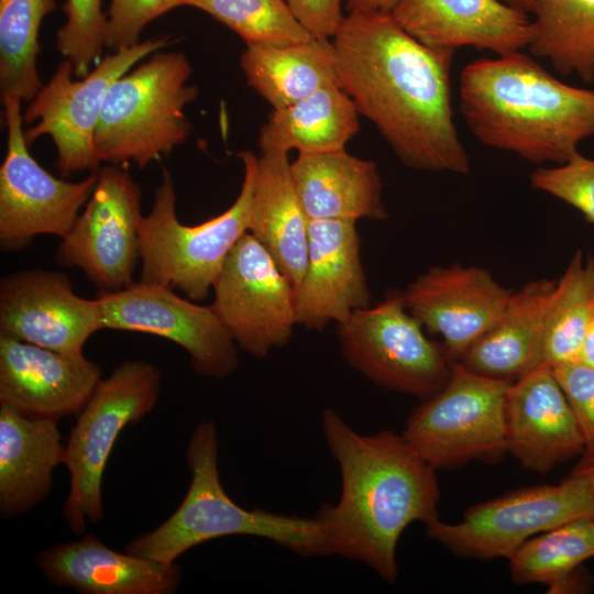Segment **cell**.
Masks as SVG:
<instances>
[{"instance_id":"6da1fadb","label":"cell","mask_w":594,"mask_h":594,"mask_svg":"<svg viewBox=\"0 0 594 594\" xmlns=\"http://www.w3.org/2000/svg\"><path fill=\"white\" fill-rule=\"evenodd\" d=\"M332 44L339 86L403 164L470 173L454 124L453 50L419 42L391 12L348 13Z\"/></svg>"},{"instance_id":"7a4b0ae2","label":"cell","mask_w":594,"mask_h":594,"mask_svg":"<svg viewBox=\"0 0 594 594\" xmlns=\"http://www.w3.org/2000/svg\"><path fill=\"white\" fill-rule=\"evenodd\" d=\"M321 427L342 483L339 501L322 503L315 516L331 556L361 562L395 583L396 549L405 529L439 518L437 470L402 433L361 435L331 408L322 413Z\"/></svg>"},{"instance_id":"3957f363","label":"cell","mask_w":594,"mask_h":594,"mask_svg":"<svg viewBox=\"0 0 594 594\" xmlns=\"http://www.w3.org/2000/svg\"><path fill=\"white\" fill-rule=\"evenodd\" d=\"M459 92L481 143L535 164H562L594 135V89L564 84L521 51L469 63Z\"/></svg>"},{"instance_id":"277c9868","label":"cell","mask_w":594,"mask_h":594,"mask_svg":"<svg viewBox=\"0 0 594 594\" xmlns=\"http://www.w3.org/2000/svg\"><path fill=\"white\" fill-rule=\"evenodd\" d=\"M186 460L191 480L180 505L158 527L130 541L125 552L168 564L206 541L252 536L301 557L331 554L316 517L245 509L227 494L220 481L218 432L212 420L197 425L188 442Z\"/></svg>"},{"instance_id":"5b68a950","label":"cell","mask_w":594,"mask_h":594,"mask_svg":"<svg viewBox=\"0 0 594 594\" xmlns=\"http://www.w3.org/2000/svg\"><path fill=\"white\" fill-rule=\"evenodd\" d=\"M238 157L244 174L235 201L196 226L179 222L173 178L163 169L152 209L140 223V282L178 289L194 301L210 295L229 253L249 232L257 157L249 151Z\"/></svg>"},{"instance_id":"8992f818","label":"cell","mask_w":594,"mask_h":594,"mask_svg":"<svg viewBox=\"0 0 594 594\" xmlns=\"http://www.w3.org/2000/svg\"><path fill=\"white\" fill-rule=\"evenodd\" d=\"M180 52L155 53L118 78L106 96L95 133L100 162L140 168L169 154L189 135L184 108L198 96Z\"/></svg>"},{"instance_id":"52a82bcc","label":"cell","mask_w":594,"mask_h":594,"mask_svg":"<svg viewBox=\"0 0 594 594\" xmlns=\"http://www.w3.org/2000/svg\"><path fill=\"white\" fill-rule=\"evenodd\" d=\"M160 389L161 373L154 364L128 360L101 378L76 416L65 446L70 488L63 507L74 534H82L87 521L103 518L102 477L113 444L125 426L138 424L154 408Z\"/></svg>"},{"instance_id":"ba28073f","label":"cell","mask_w":594,"mask_h":594,"mask_svg":"<svg viewBox=\"0 0 594 594\" xmlns=\"http://www.w3.org/2000/svg\"><path fill=\"white\" fill-rule=\"evenodd\" d=\"M513 382L453 361L444 386L411 411L402 435L436 470L496 462L507 452L506 400Z\"/></svg>"},{"instance_id":"9c48e42d","label":"cell","mask_w":594,"mask_h":594,"mask_svg":"<svg viewBox=\"0 0 594 594\" xmlns=\"http://www.w3.org/2000/svg\"><path fill=\"white\" fill-rule=\"evenodd\" d=\"M424 330L399 292L337 326L341 353L353 369L383 388L422 400L444 386L453 362Z\"/></svg>"},{"instance_id":"30bf717a","label":"cell","mask_w":594,"mask_h":594,"mask_svg":"<svg viewBox=\"0 0 594 594\" xmlns=\"http://www.w3.org/2000/svg\"><path fill=\"white\" fill-rule=\"evenodd\" d=\"M594 516V495L583 476L556 485L516 490L473 505L458 522L439 518L426 526L429 538L457 556L508 559L525 541L563 524Z\"/></svg>"},{"instance_id":"8fae6325","label":"cell","mask_w":594,"mask_h":594,"mask_svg":"<svg viewBox=\"0 0 594 594\" xmlns=\"http://www.w3.org/2000/svg\"><path fill=\"white\" fill-rule=\"evenodd\" d=\"M170 43V36H160L121 48L100 59L79 80L72 79L73 63L65 58L23 112L24 122L33 123L24 132L26 143L51 136L57 151L56 168L63 177L82 170L97 173L101 162L95 133L109 88L141 59Z\"/></svg>"},{"instance_id":"7c38bea8","label":"cell","mask_w":594,"mask_h":594,"mask_svg":"<svg viewBox=\"0 0 594 594\" xmlns=\"http://www.w3.org/2000/svg\"><path fill=\"white\" fill-rule=\"evenodd\" d=\"M1 99L8 138L0 168V246L15 252L37 235L65 238L92 195L98 172L77 183L53 176L29 152L22 100L13 96Z\"/></svg>"},{"instance_id":"4fadbf2b","label":"cell","mask_w":594,"mask_h":594,"mask_svg":"<svg viewBox=\"0 0 594 594\" xmlns=\"http://www.w3.org/2000/svg\"><path fill=\"white\" fill-rule=\"evenodd\" d=\"M211 307L237 346L257 359L286 345L296 322V292L271 253L246 232L229 253Z\"/></svg>"},{"instance_id":"5bb4252c","label":"cell","mask_w":594,"mask_h":594,"mask_svg":"<svg viewBox=\"0 0 594 594\" xmlns=\"http://www.w3.org/2000/svg\"><path fill=\"white\" fill-rule=\"evenodd\" d=\"M141 195L127 170L100 167L92 195L56 250L58 265L81 270L99 292L132 284L140 258Z\"/></svg>"},{"instance_id":"9a60e30c","label":"cell","mask_w":594,"mask_h":594,"mask_svg":"<svg viewBox=\"0 0 594 594\" xmlns=\"http://www.w3.org/2000/svg\"><path fill=\"white\" fill-rule=\"evenodd\" d=\"M103 329L142 332L182 346L199 375L221 380L239 366L238 346L210 306L178 296L173 288L133 282L99 292Z\"/></svg>"},{"instance_id":"2e32d148","label":"cell","mask_w":594,"mask_h":594,"mask_svg":"<svg viewBox=\"0 0 594 594\" xmlns=\"http://www.w3.org/2000/svg\"><path fill=\"white\" fill-rule=\"evenodd\" d=\"M103 329L98 298L73 290L62 272L24 270L0 280V334L70 355Z\"/></svg>"},{"instance_id":"e0dca14e","label":"cell","mask_w":594,"mask_h":594,"mask_svg":"<svg viewBox=\"0 0 594 594\" xmlns=\"http://www.w3.org/2000/svg\"><path fill=\"white\" fill-rule=\"evenodd\" d=\"M512 293L486 268L453 263L420 274L403 299L427 331L441 337L450 360L459 361L498 320Z\"/></svg>"},{"instance_id":"ac0fdd59","label":"cell","mask_w":594,"mask_h":594,"mask_svg":"<svg viewBox=\"0 0 594 594\" xmlns=\"http://www.w3.org/2000/svg\"><path fill=\"white\" fill-rule=\"evenodd\" d=\"M102 371L70 355L0 334V405L32 418L58 420L86 406Z\"/></svg>"},{"instance_id":"d6986e66","label":"cell","mask_w":594,"mask_h":594,"mask_svg":"<svg viewBox=\"0 0 594 594\" xmlns=\"http://www.w3.org/2000/svg\"><path fill=\"white\" fill-rule=\"evenodd\" d=\"M308 256L296 292V322L321 330L371 306L356 221L309 220Z\"/></svg>"},{"instance_id":"ffe728a7","label":"cell","mask_w":594,"mask_h":594,"mask_svg":"<svg viewBox=\"0 0 594 594\" xmlns=\"http://www.w3.org/2000/svg\"><path fill=\"white\" fill-rule=\"evenodd\" d=\"M506 443L524 468L541 474L584 453L576 417L551 366L540 363L512 383Z\"/></svg>"},{"instance_id":"44dd1931","label":"cell","mask_w":594,"mask_h":594,"mask_svg":"<svg viewBox=\"0 0 594 594\" xmlns=\"http://www.w3.org/2000/svg\"><path fill=\"white\" fill-rule=\"evenodd\" d=\"M391 13L431 47L472 46L505 55L527 48L532 36L528 13L502 0H397Z\"/></svg>"},{"instance_id":"7402d4cb","label":"cell","mask_w":594,"mask_h":594,"mask_svg":"<svg viewBox=\"0 0 594 594\" xmlns=\"http://www.w3.org/2000/svg\"><path fill=\"white\" fill-rule=\"evenodd\" d=\"M35 562L51 583L82 594H172L182 579L176 561L121 553L95 535L42 550Z\"/></svg>"},{"instance_id":"603a6c76","label":"cell","mask_w":594,"mask_h":594,"mask_svg":"<svg viewBox=\"0 0 594 594\" xmlns=\"http://www.w3.org/2000/svg\"><path fill=\"white\" fill-rule=\"evenodd\" d=\"M295 189L309 220H385L376 164L345 150L298 154L290 164Z\"/></svg>"},{"instance_id":"cb8c5ba5","label":"cell","mask_w":594,"mask_h":594,"mask_svg":"<svg viewBox=\"0 0 594 594\" xmlns=\"http://www.w3.org/2000/svg\"><path fill=\"white\" fill-rule=\"evenodd\" d=\"M65 462L57 420L32 418L0 405V512L31 510L53 486V471Z\"/></svg>"},{"instance_id":"d4e9b609","label":"cell","mask_w":594,"mask_h":594,"mask_svg":"<svg viewBox=\"0 0 594 594\" xmlns=\"http://www.w3.org/2000/svg\"><path fill=\"white\" fill-rule=\"evenodd\" d=\"M557 280L538 278L513 290L501 317L458 361L468 370L516 381L542 362L546 312Z\"/></svg>"},{"instance_id":"484cf974","label":"cell","mask_w":594,"mask_h":594,"mask_svg":"<svg viewBox=\"0 0 594 594\" xmlns=\"http://www.w3.org/2000/svg\"><path fill=\"white\" fill-rule=\"evenodd\" d=\"M288 153H262L249 232L271 253L292 283L301 284L308 256L309 218L294 186Z\"/></svg>"},{"instance_id":"4316f807","label":"cell","mask_w":594,"mask_h":594,"mask_svg":"<svg viewBox=\"0 0 594 594\" xmlns=\"http://www.w3.org/2000/svg\"><path fill=\"white\" fill-rule=\"evenodd\" d=\"M359 112L339 85L324 87L297 102L274 109L261 128L262 153L320 154L345 150L359 132Z\"/></svg>"},{"instance_id":"83f0119b","label":"cell","mask_w":594,"mask_h":594,"mask_svg":"<svg viewBox=\"0 0 594 594\" xmlns=\"http://www.w3.org/2000/svg\"><path fill=\"white\" fill-rule=\"evenodd\" d=\"M241 68L274 109L287 107L338 84L332 40L311 37L290 45H246Z\"/></svg>"},{"instance_id":"f1b7e54d","label":"cell","mask_w":594,"mask_h":594,"mask_svg":"<svg viewBox=\"0 0 594 594\" xmlns=\"http://www.w3.org/2000/svg\"><path fill=\"white\" fill-rule=\"evenodd\" d=\"M530 53L561 75L594 81V0H535Z\"/></svg>"},{"instance_id":"f546056e","label":"cell","mask_w":594,"mask_h":594,"mask_svg":"<svg viewBox=\"0 0 594 594\" xmlns=\"http://www.w3.org/2000/svg\"><path fill=\"white\" fill-rule=\"evenodd\" d=\"M56 0H0V91L30 102L42 88L36 68L43 19Z\"/></svg>"},{"instance_id":"4dcf8cb0","label":"cell","mask_w":594,"mask_h":594,"mask_svg":"<svg viewBox=\"0 0 594 594\" xmlns=\"http://www.w3.org/2000/svg\"><path fill=\"white\" fill-rule=\"evenodd\" d=\"M594 557L592 518L576 519L525 541L509 558L512 579L518 584L540 583L552 592L581 564Z\"/></svg>"},{"instance_id":"1f68e13d","label":"cell","mask_w":594,"mask_h":594,"mask_svg":"<svg viewBox=\"0 0 594 594\" xmlns=\"http://www.w3.org/2000/svg\"><path fill=\"white\" fill-rule=\"evenodd\" d=\"M591 290V272L579 250L557 280L548 304L541 363L554 367L579 362L587 330Z\"/></svg>"},{"instance_id":"d6a6232c","label":"cell","mask_w":594,"mask_h":594,"mask_svg":"<svg viewBox=\"0 0 594 594\" xmlns=\"http://www.w3.org/2000/svg\"><path fill=\"white\" fill-rule=\"evenodd\" d=\"M235 32L246 45H290L312 36L286 0H184Z\"/></svg>"},{"instance_id":"836d02e7","label":"cell","mask_w":594,"mask_h":594,"mask_svg":"<svg viewBox=\"0 0 594 594\" xmlns=\"http://www.w3.org/2000/svg\"><path fill=\"white\" fill-rule=\"evenodd\" d=\"M102 0H66L64 25L56 33L57 51L72 61L77 78L87 76L100 62L107 43V15Z\"/></svg>"},{"instance_id":"e575fe53","label":"cell","mask_w":594,"mask_h":594,"mask_svg":"<svg viewBox=\"0 0 594 594\" xmlns=\"http://www.w3.org/2000/svg\"><path fill=\"white\" fill-rule=\"evenodd\" d=\"M531 186L578 209L594 224V160L574 153L554 167H538L529 176Z\"/></svg>"},{"instance_id":"d590c367","label":"cell","mask_w":594,"mask_h":594,"mask_svg":"<svg viewBox=\"0 0 594 594\" xmlns=\"http://www.w3.org/2000/svg\"><path fill=\"white\" fill-rule=\"evenodd\" d=\"M182 6L184 0H111L106 13V46L117 52L139 44L150 22Z\"/></svg>"},{"instance_id":"8d00e7d4","label":"cell","mask_w":594,"mask_h":594,"mask_svg":"<svg viewBox=\"0 0 594 594\" xmlns=\"http://www.w3.org/2000/svg\"><path fill=\"white\" fill-rule=\"evenodd\" d=\"M576 417L584 453H594V366L571 362L552 367Z\"/></svg>"},{"instance_id":"74e56055","label":"cell","mask_w":594,"mask_h":594,"mask_svg":"<svg viewBox=\"0 0 594 594\" xmlns=\"http://www.w3.org/2000/svg\"><path fill=\"white\" fill-rule=\"evenodd\" d=\"M295 16L315 37L336 35L343 19L342 0H286Z\"/></svg>"},{"instance_id":"f35d334b","label":"cell","mask_w":594,"mask_h":594,"mask_svg":"<svg viewBox=\"0 0 594 594\" xmlns=\"http://www.w3.org/2000/svg\"><path fill=\"white\" fill-rule=\"evenodd\" d=\"M586 265L592 276V290L587 330L579 362L594 366V252L588 256Z\"/></svg>"},{"instance_id":"ab89813d","label":"cell","mask_w":594,"mask_h":594,"mask_svg":"<svg viewBox=\"0 0 594 594\" xmlns=\"http://www.w3.org/2000/svg\"><path fill=\"white\" fill-rule=\"evenodd\" d=\"M397 0H346L348 13L392 12Z\"/></svg>"},{"instance_id":"60d3db41","label":"cell","mask_w":594,"mask_h":594,"mask_svg":"<svg viewBox=\"0 0 594 594\" xmlns=\"http://www.w3.org/2000/svg\"><path fill=\"white\" fill-rule=\"evenodd\" d=\"M571 474L586 479L594 495V453H583Z\"/></svg>"},{"instance_id":"b9f144b4","label":"cell","mask_w":594,"mask_h":594,"mask_svg":"<svg viewBox=\"0 0 594 594\" xmlns=\"http://www.w3.org/2000/svg\"><path fill=\"white\" fill-rule=\"evenodd\" d=\"M502 1L526 13L535 12V0H502Z\"/></svg>"},{"instance_id":"7bdbcfd3","label":"cell","mask_w":594,"mask_h":594,"mask_svg":"<svg viewBox=\"0 0 594 594\" xmlns=\"http://www.w3.org/2000/svg\"><path fill=\"white\" fill-rule=\"evenodd\" d=\"M592 521H593V524H594V516L592 517Z\"/></svg>"}]
</instances>
